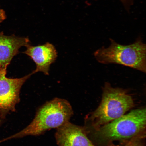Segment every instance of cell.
Wrapping results in <instances>:
<instances>
[{
    "instance_id": "4",
    "label": "cell",
    "mask_w": 146,
    "mask_h": 146,
    "mask_svg": "<svg viewBox=\"0 0 146 146\" xmlns=\"http://www.w3.org/2000/svg\"><path fill=\"white\" fill-rule=\"evenodd\" d=\"M146 111L145 108L133 110L97 129L96 135L106 141L143 138L146 125Z\"/></svg>"
},
{
    "instance_id": "3",
    "label": "cell",
    "mask_w": 146,
    "mask_h": 146,
    "mask_svg": "<svg viewBox=\"0 0 146 146\" xmlns=\"http://www.w3.org/2000/svg\"><path fill=\"white\" fill-rule=\"evenodd\" d=\"M134 106L133 98L126 91L113 87L106 82L103 88L102 101L90 119L97 129L123 116Z\"/></svg>"
},
{
    "instance_id": "6",
    "label": "cell",
    "mask_w": 146,
    "mask_h": 146,
    "mask_svg": "<svg viewBox=\"0 0 146 146\" xmlns=\"http://www.w3.org/2000/svg\"><path fill=\"white\" fill-rule=\"evenodd\" d=\"M24 53L30 56L35 63L36 69L32 73L43 72L48 75L50 67L57 57V53L53 45L50 43L45 44L32 46L29 45Z\"/></svg>"
},
{
    "instance_id": "1",
    "label": "cell",
    "mask_w": 146,
    "mask_h": 146,
    "mask_svg": "<svg viewBox=\"0 0 146 146\" xmlns=\"http://www.w3.org/2000/svg\"><path fill=\"white\" fill-rule=\"evenodd\" d=\"M73 114L72 106L67 100L55 98L38 109L33 120L24 129L0 142L28 136H39L52 129H58L69 122Z\"/></svg>"
},
{
    "instance_id": "7",
    "label": "cell",
    "mask_w": 146,
    "mask_h": 146,
    "mask_svg": "<svg viewBox=\"0 0 146 146\" xmlns=\"http://www.w3.org/2000/svg\"><path fill=\"white\" fill-rule=\"evenodd\" d=\"M55 136L59 146H96L83 128L69 122L57 129Z\"/></svg>"
},
{
    "instance_id": "5",
    "label": "cell",
    "mask_w": 146,
    "mask_h": 146,
    "mask_svg": "<svg viewBox=\"0 0 146 146\" xmlns=\"http://www.w3.org/2000/svg\"><path fill=\"white\" fill-rule=\"evenodd\" d=\"M7 67L0 68V118L5 119L7 114L16 111L20 101V90L31 74L20 78H10L6 76Z\"/></svg>"
},
{
    "instance_id": "12",
    "label": "cell",
    "mask_w": 146,
    "mask_h": 146,
    "mask_svg": "<svg viewBox=\"0 0 146 146\" xmlns=\"http://www.w3.org/2000/svg\"><path fill=\"white\" fill-rule=\"evenodd\" d=\"M4 119H3L0 118V127L2 125L3 122L4 121Z\"/></svg>"
},
{
    "instance_id": "9",
    "label": "cell",
    "mask_w": 146,
    "mask_h": 146,
    "mask_svg": "<svg viewBox=\"0 0 146 146\" xmlns=\"http://www.w3.org/2000/svg\"><path fill=\"white\" fill-rule=\"evenodd\" d=\"M141 137H136L130 139L127 143L123 146H145L141 141ZM110 146H115L113 145Z\"/></svg>"
},
{
    "instance_id": "2",
    "label": "cell",
    "mask_w": 146,
    "mask_h": 146,
    "mask_svg": "<svg viewBox=\"0 0 146 146\" xmlns=\"http://www.w3.org/2000/svg\"><path fill=\"white\" fill-rule=\"evenodd\" d=\"M110 41L109 47H102L94 52L98 62L118 64L146 73V46L141 38L129 45L120 44L111 39Z\"/></svg>"
},
{
    "instance_id": "11",
    "label": "cell",
    "mask_w": 146,
    "mask_h": 146,
    "mask_svg": "<svg viewBox=\"0 0 146 146\" xmlns=\"http://www.w3.org/2000/svg\"><path fill=\"white\" fill-rule=\"evenodd\" d=\"M5 12L3 10L0 9V22L2 21L5 19Z\"/></svg>"
},
{
    "instance_id": "8",
    "label": "cell",
    "mask_w": 146,
    "mask_h": 146,
    "mask_svg": "<svg viewBox=\"0 0 146 146\" xmlns=\"http://www.w3.org/2000/svg\"><path fill=\"white\" fill-rule=\"evenodd\" d=\"M28 38L8 36L0 32V68L8 67L19 49L30 45Z\"/></svg>"
},
{
    "instance_id": "10",
    "label": "cell",
    "mask_w": 146,
    "mask_h": 146,
    "mask_svg": "<svg viewBox=\"0 0 146 146\" xmlns=\"http://www.w3.org/2000/svg\"><path fill=\"white\" fill-rule=\"evenodd\" d=\"M125 7V8L128 11H129L130 7L133 4L134 0H120Z\"/></svg>"
}]
</instances>
